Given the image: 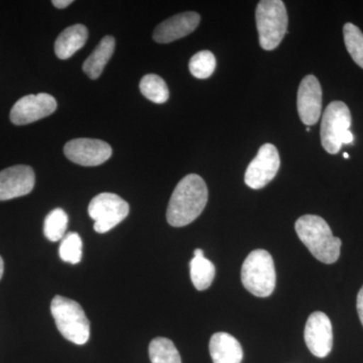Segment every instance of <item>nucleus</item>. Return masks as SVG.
I'll return each mask as SVG.
<instances>
[{
	"label": "nucleus",
	"instance_id": "nucleus-29",
	"mask_svg": "<svg viewBox=\"0 0 363 363\" xmlns=\"http://www.w3.org/2000/svg\"><path fill=\"white\" fill-rule=\"evenodd\" d=\"M194 257H204V252L201 250V248H197V250L194 252Z\"/></svg>",
	"mask_w": 363,
	"mask_h": 363
},
{
	"label": "nucleus",
	"instance_id": "nucleus-3",
	"mask_svg": "<svg viewBox=\"0 0 363 363\" xmlns=\"http://www.w3.org/2000/svg\"><path fill=\"white\" fill-rule=\"evenodd\" d=\"M241 281L255 297L271 296L276 288V269L271 253L264 250H253L241 267Z\"/></svg>",
	"mask_w": 363,
	"mask_h": 363
},
{
	"label": "nucleus",
	"instance_id": "nucleus-17",
	"mask_svg": "<svg viewBox=\"0 0 363 363\" xmlns=\"http://www.w3.org/2000/svg\"><path fill=\"white\" fill-rule=\"evenodd\" d=\"M114 48H116V40L111 35H106L100 40L96 49L83 64V71L88 77L93 80L100 77L105 66L113 55Z\"/></svg>",
	"mask_w": 363,
	"mask_h": 363
},
{
	"label": "nucleus",
	"instance_id": "nucleus-16",
	"mask_svg": "<svg viewBox=\"0 0 363 363\" xmlns=\"http://www.w3.org/2000/svg\"><path fill=\"white\" fill-rule=\"evenodd\" d=\"M88 39V30L85 26H69L60 33L55 42V52L61 60L71 58L76 52L84 47Z\"/></svg>",
	"mask_w": 363,
	"mask_h": 363
},
{
	"label": "nucleus",
	"instance_id": "nucleus-22",
	"mask_svg": "<svg viewBox=\"0 0 363 363\" xmlns=\"http://www.w3.org/2000/svg\"><path fill=\"white\" fill-rule=\"evenodd\" d=\"M346 49L360 68L363 69V33L353 23H345L343 28Z\"/></svg>",
	"mask_w": 363,
	"mask_h": 363
},
{
	"label": "nucleus",
	"instance_id": "nucleus-12",
	"mask_svg": "<svg viewBox=\"0 0 363 363\" xmlns=\"http://www.w3.org/2000/svg\"><path fill=\"white\" fill-rule=\"evenodd\" d=\"M35 175L30 167L13 166L0 172V201L30 194L35 187Z\"/></svg>",
	"mask_w": 363,
	"mask_h": 363
},
{
	"label": "nucleus",
	"instance_id": "nucleus-15",
	"mask_svg": "<svg viewBox=\"0 0 363 363\" xmlns=\"http://www.w3.org/2000/svg\"><path fill=\"white\" fill-rule=\"evenodd\" d=\"M210 355L214 363H241L243 350L238 339L225 332L212 335L209 343Z\"/></svg>",
	"mask_w": 363,
	"mask_h": 363
},
{
	"label": "nucleus",
	"instance_id": "nucleus-18",
	"mask_svg": "<svg viewBox=\"0 0 363 363\" xmlns=\"http://www.w3.org/2000/svg\"><path fill=\"white\" fill-rule=\"evenodd\" d=\"M214 264L205 257H194L190 262V274L193 285L198 291H205L215 278Z\"/></svg>",
	"mask_w": 363,
	"mask_h": 363
},
{
	"label": "nucleus",
	"instance_id": "nucleus-30",
	"mask_svg": "<svg viewBox=\"0 0 363 363\" xmlns=\"http://www.w3.org/2000/svg\"><path fill=\"white\" fill-rule=\"evenodd\" d=\"M343 157H345V159H348V157H350V155H348L347 152H344Z\"/></svg>",
	"mask_w": 363,
	"mask_h": 363
},
{
	"label": "nucleus",
	"instance_id": "nucleus-9",
	"mask_svg": "<svg viewBox=\"0 0 363 363\" xmlns=\"http://www.w3.org/2000/svg\"><path fill=\"white\" fill-rule=\"evenodd\" d=\"M56 109V99L48 93L26 95L13 105L11 121L16 125H26L51 116Z\"/></svg>",
	"mask_w": 363,
	"mask_h": 363
},
{
	"label": "nucleus",
	"instance_id": "nucleus-14",
	"mask_svg": "<svg viewBox=\"0 0 363 363\" xmlns=\"http://www.w3.org/2000/svg\"><path fill=\"white\" fill-rule=\"evenodd\" d=\"M199 14L187 11L172 16L157 26L154 32V40L160 44H169L194 32L199 26Z\"/></svg>",
	"mask_w": 363,
	"mask_h": 363
},
{
	"label": "nucleus",
	"instance_id": "nucleus-25",
	"mask_svg": "<svg viewBox=\"0 0 363 363\" xmlns=\"http://www.w3.org/2000/svg\"><path fill=\"white\" fill-rule=\"evenodd\" d=\"M357 308L358 316H359L360 322H362L363 326V286L357 295Z\"/></svg>",
	"mask_w": 363,
	"mask_h": 363
},
{
	"label": "nucleus",
	"instance_id": "nucleus-27",
	"mask_svg": "<svg viewBox=\"0 0 363 363\" xmlns=\"http://www.w3.org/2000/svg\"><path fill=\"white\" fill-rule=\"evenodd\" d=\"M353 140H354V136H353L352 133L350 130H347L342 136V145H350V143H352Z\"/></svg>",
	"mask_w": 363,
	"mask_h": 363
},
{
	"label": "nucleus",
	"instance_id": "nucleus-19",
	"mask_svg": "<svg viewBox=\"0 0 363 363\" xmlns=\"http://www.w3.org/2000/svg\"><path fill=\"white\" fill-rule=\"evenodd\" d=\"M149 353L152 363H182L175 344L168 338H155L150 344Z\"/></svg>",
	"mask_w": 363,
	"mask_h": 363
},
{
	"label": "nucleus",
	"instance_id": "nucleus-8",
	"mask_svg": "<svg viewBox=\"0 0 363 363\" xmlns=\"http://www.w3.org/2000/svg\"><path fill=\"white\" fill-rule=\"evenodd\" d=\"M281 159L278 150L272 143L260 147L257 157L248 164L245 182L248 187L259 190L266 187L278 174Z\"/></svg>",
	"mask_w": 363,
	"mask_h": 363
},
{
	"label": "nucleus",
	"instance_id": "nucleus-28",
	"mask_svg": "<svg viewBox=\"0 0 363 363\" xmlns=\"http://www.w3.org/2000/svg\"><path fill=\"white\" fill-rule=\"evenodd\" d=\"M4 259H2V257H0V279H1L2 276H4Z\"/></svg>",
	"mask_w": 363,
	"mask_h": 363
},
{
	"label": "nucleus",
	"instance_id": "nucleus-11",
	"mask_svg": "<svg viewBox=\"0 0 363 363\" xmlns=\"http://www.w3.org/2000/svg\"><path fill=\"white\" fill-rule=\"evenodd\" d=\"M305 342L312 354L326 357L333 347V330L330 319L323 312H314L305 326Z\"/></svg>",
	"mask_w": 363,
	"mask_h": 363
},
{
	"label": "nucleus",
	"instance_id": "nucleus-20",
	"mask_svg": "<svg viewBox=\"0 0 363 363\" xmlns=\"http://www.w3.org/2000/svg\"><path fill=\"white\" fill-rule=\"evenodd\" d=\"M140 89L143 96L155 104H162L168 101L169 97L168 86L164 79L156 74H149L143 77L140 83Z\"/></svg>",
	"mask_w": 363,
	"mask_h": 363
},
{
	"label": "nucleus",
	"instance_id": "nucleus-1",
	"mask_svg": "<svg viewBox=\"0 0 363 363\" xmlns=\"http://www.w3.org/2000/svg\"><path fill=\"white\" fill-rule=\"evenodd\" d=\"M208 201V188L201 177L190 174L182 179L174 190L167 210L169 225L183 227L202 213Z\"/></svg>",
	"mask_w": 363,
	"mask_h": 363
},
{
	"label": "nucleus",
	"instance_id": "nucleus-4",
	"mask_svg": "<svg viewBox=\"0 0 363 363\" xmlns=\"http://www.w3.org/2000/svg\"><path fill=\"white\" fill-rule=\"evenodd\" d=\"M51 313L60 333L71 342L84 345L90 338V323L84 310L71 298L56 296L51 303Z\"/></svg>",
	"mask_w": 363,
	"mask_h": 363
},
{
	"label": "nucleus",
	"instance_id": "nucleus-24",
	"mask_svg": "<svg viewBox=\"0 0 363 363\" xmlns=\"http://www.w3.org/2000/svg\"><path fill=\"white\" fill-rule=\"evenodd\" d=\"M60 257L69 264H79L82 259V240L76 233L64 236L59 248Z\"/></svg>",
	"mask_w": 363,
	"mask_h": 363
},
{
	"label": "nucleus",
	"instance_id": "nucleus-6",
	"mask_svg": "<svg viewBox=\"0 0 363 363\" xmlns=\"http://www.w3.org/2000/svg\"><path fill=\"white\" fill-rule=\"evenodd\" d=\"M88 213L94 220V230L106 233L128 217L130 205L113 193H101L91 200Z\"/></svg>",
	"mask_w": 363,
	"mask_h": 363
},
{
	"label": "nucleus",
	"instance_id": "nucleus-21",
	"mask_svg": "<svg viewBox=\"0 0 363 363\" xmlns=\"http://www.w3.org/2000/svg\"><path fill=\"white\" fill-rule=\"evenodd\" d=\"M68 215L61 208H56L47 215L44 223L45 238L52 242L63 240L68 226Z\"/></svg>",
	"mask_w": 363,
	"mask_h": 363
},
{
	"label": "nucleus",
	"instance_id": "nucleus-2",
	"mask_svg": "<svg viewBox=\"0 0 363 363\" xmlns=\"http://www.w3.org/2000/svg\"><path fill=\"white\" fill-rule=\"evenodd\" d=\"M295 228L298 238L315 259L326 264L337 262L342 242L333 235L330 226L322 217L304 215L296 222Z\"/></svg>",
	"mask_w": 363,
	"mask_h": 363
},
{
	"label": "nucleus",
	"instance_id": "nucleus-23",
	"mask_svg": "<svg viewBox=\"0 0 363 363\" xmlns=\"http://www.w3.org/2000/svg\"><path fill=\"white\" fill-rule=\"evenodd\" d=\"M216 68V59L209 51L198 52L189 62L191 74L198 79L209 78Z\"/></svg>",
	"mask_w": 363,
	"mask_h": 363
},
{
	"label": "nucleus",
	"instance_id": "nucleus-10",
	"mask_svg": "<svg viewBox=\"0 0 363 363\" xmlns=\"http://www.w3.org/2000/svg\"><path fill=\"white\" fill-rule=\"evenodd\" d=\"M66 157L71 162L83 167H95L104 164L112 155L108 143L93 138H76L66 143Z\"/></svg>",
	"mask_w": 363,
	"mask_h": 363
},
{
	"label": "nucleus",
	"instance_id": "nucleus-26",
	"mask_svg": "<svg viewBox=\"0 0 363 363\" xmlns=\"http://www.w3.org/2000/svg\"><path fill=\"white\" fill-rule=\"evenodd\" d=\"M71 4H73V0H54L52 1L54 6L60 9H65V7L70 6Z\"/></svg>",
	"mask_w": 363,
	"mask_h": 363
},
{
	"label": "nucleus",
	"instance_id": "nucleus-5",
	"mask_svg": "<svg viewBox=\"0 0 363 363\" xmlns=\"http://www.w3.org/2000/svg\"><path fill=\"white\" fill-rule=\"evenodd\" d=\"M259 45L266 51L277 49L288 30V13L281 0H262L255 11Z\"/></svg>",
	"mask_w": 363,
	"mask_h": 363
},
{
	"label": "nucleus",
	"instance_id": "nucleus-7",
	"mask_svg": "<svg viewBox=\"0 0 363 363\" xmlns=\"http://www.w3.org/2000/svg\"><path fill=\"white\" fill-rule=\"evenodd\" d=\"M350 125V111L344 102L333 101L326 107L321 123V143L327 152L338 154L343 145L342 136Z\"/></svg>",
	"mask_w": 363,
	"mask_h": 363
},
{
	"label": "nucleus",
	"instance_id": "nucleus-13",
	"mask_svg": "<svg viewBox=\"0 0 363 363\" xmlns=\"http://www.w3.org/2000/svg\"><path fill=\"white\" fill-rule=\"evenodd\" d=\"M298 112L302 123L314 125L322 112V88L315 76L308 75L303 79L298 90Z\"/></svg>",
	"mask_w": 363,
	"mask_h": 363
}]
</instances>
